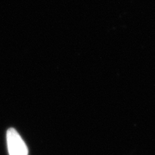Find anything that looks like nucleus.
<instances>
[{"label":"nucleus","instance_id":"obj_1","mask_svg":"<svg viewBox=\"0 0 155 155\" xmlns=\"http://www.w3.org/2000/svg\"><path fill=\"white\" fill-rule=\"evenodd\" d=\"M7 141L9 155H28V147L18 132L13 128L7 130Z\"/></svg>","mask_w":155,"mask_h":155}]
</instances>
